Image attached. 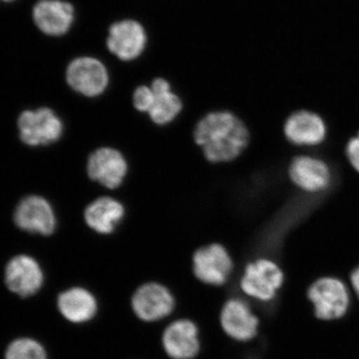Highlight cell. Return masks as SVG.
Returning <instances> with one entry per match:
<instances>
[{"label":"cell","instance_id":"8fae6325","mask_svg":"<svg viewBox=\"0 0 359 359\" xmlns=\"http://www.w3.org/2000/svg\"><path fill=\"white\" fill-rule=\"evenodd\" d=\"M314 313L320 320H337L346 314L349 306V294L341 280L323 278L316 280L309 290Z\"/></svg>","mask_w":359,"mask_h":359},{"label":"cell","instance_id":"5bb4252c","mask_svg":"<svg viewBox=\"0 0 359 359\" xmlns=\"http://www.w3.org/2000/svg\"><path fill=\"white\" fill-rule=\"evenodd\" d=\"M44 273L36 259L20 255L7 264L6 283L7 287L21 297H32L41 290Z\"/></svg>","mask_w":359,"mask_h":359},{"label":"cell","instance_id":"ffe728a7","mask_svg":"<svg viewBox=\"0 0 359 359\" xmlns=\"http://www.w3.org/2000/svg\"><path fill=\"white\" fill-rule=\"evenodd\" d=\"M6 359H48L44 346L37 340L22 337L7 347Z\"/></svg>","mask_w":359,"mask_h":359},{"label":"cell","instance_id":"e0dca14e","mask_svg":"<svg viewBox=\"0 0 359 359\" xmlns=\"http://www.w3.org/2000/svg\"><path fill=\"white\" fill-rule=\"evenodd\" d=\"M289 174L294 185L309 193L323 192L332 182V172L327 163L313 156L294 158Z\"/></svg>","mask_w":359,"mask_h":359},{"label":"cell","instance_id":"ba28073f","mask_svg":"<svg viewBox=\"0 0 359 359\" xmlns=\"http://www.w3.org/2000/svg\"><path fill=\"white\" fill-rule=\"evenodd\" d=\"M14 222L20 230L49 237L57 229V216L53 205L39 195H30L18 203Z\"/></svg>","mask_w":359,"mask_h":359},{"label":"cell","instance_id":"8992f818","mask_svg":"<svg viewBox=\"0 0 359 359\" xmlns=\"http://www.w3.org/2000/svg\"><path fill=\"white\" fill-rule=\"evenodd\" d=\"M233 268L230 252L219 243L202 245L194 252V275L205 285L212 287L224 285L230 278Z\"/></svg>","mask_w":359,"mask_h":359},{"label":"cell","instance_id":"3957f363","mask_svg":"<svg viewBox=\"0 0 359 359\" xmlns=\"http://www.w3.org/2000/svg\"><path fill=\"white\" fill-rule=\"evenodd\" d=\"M130 174V163L120 149L104 145L87 157L86 175L90 181L110 194L124 186Z\"/></svg>","mask_w":359,"mask_h":359},{"label":"cell","instance_id":"7a4b0ae2","mask_svg":"<svg viewBox=\"0 0 359 359\" xmlns=\"http://www.w3.org/2000/svg\"><path fill=\"white\" fill-rule=\"evenodd\" d=\"M65 82L73 93L88 100H96L107 93L112 81L107 65L92 55L74 57L65 68Z\"/></svg>","mask_w":359,"mask_h":359},{"label":"cell","instance_id":"cb8c5ba5","mask_svg":"<svg viewBox=\"0 0 359 359\" xmlns=\"http://www.w3.org/2000/svg\"><path fill=\"white\" fill-rule=\"evenodd\" d=\"M0 1H4V2H11V1H14V0H0Z\"/></svg>","mask_w":359,"mask_h":359},{"label":"cell","instance_id":"44dd1931","mask_svg":"<svg viewBox=\"0 0 359 359\" xmlns=\"http://www.w3.org/2000/svg\"><path fill=\"white\" fill-rule=\"evenodd\" d=\"M153 90L150 84H140L133 90L132 93V105L137 112L147 115L153 103Z\"/></svg>","mask_w":359,"mask_h":359},{"label":"cell","instance_id":"4fadbf2b","mask_svg":"<svg viewBox=\"0 0 359 359\" xmlns=\"http://www.w3.org/2000/svg\"><path fill=\"white\" fill-rule=\"evenodd\" d=\"M161 341L170 358L194 359L201 351L199 327L189 318H179L167 325Z\"/></svg>","mask_w":359,"mask_h":359},{"label":"cell","instance_id":"9c48e42d","mask_svg":"<svg viewBox=\"0 0 359 359\" xmlns=\"http://www.w3.org/2000/svg\"><path fill=\"white\" fill-rule=\"evenodd\" d=\"M282 269L273 262L259 259L245 266L240 287L245 294L257 301L269 302L282 287Z\"/></svg>","mask_w":359,"mask_h":359},{"label":"cell","instance_id":"d6986e66","mask_svg":"<svg viewBox=\"0 0 359 359\" xmlns=\"http://www.w3.org/2000/svg\"><path fill=\"white\" fill-rule=\"evenodd\" d=\"M283 131L290 143L299 146L318 145L327 136V126L323 120L309 111H299L290 116Z\"/></svg>","mask_w":359,"mask_h":359},{"label":"cell","instance_id":"52a82bcc","mask_svg":"<svg viewBox=\"0 0 359 359\" xmlns=\"http://www.w3.org/2000/svg\"><path fill=\"white\" fill-rule=\"evenodd\" d=\"M176 299L166 285L157 282L143 283L131 297L135 316L144 323H157L173 313Z\"/></svg>","mask_w":359,"mask_h":359},{"label":"cell","instance_id":"277c9868","mask_svg":"<svg viewBox=\"0 0 359 359\" xmlns=\"http://www.w3.org/2000/svg\"><path fill=\"white\" fill-rule=\"evenodd\" d=\"M21 141L29 147H46L63 138L65 123L55 110L40 107L21 113L18 121Z\"/></svg>","mask_w":359,"mask_h":359},{"label":"cell","instance_id":"ac0fdd59","mask_svg":"<svg viewBox=\"0 0 359 359\" xmlns=\"http://www.w3.org/2000/svg\"><path fill=\"white\" fill-rule=\"evenodd\" d=\"M57 309L66 320L74 325H84L95 318L98 301L86 287H72L58 295Z\"/></svg>","mask_w":359,"mask_h":359},{"label":"cell","instance_id":"603a6c76","mask_svg":"<svg viewBox=\"0 0 359 359\" xmlns=\"http://www.w3.org/2000/svg\"><path fill=\"white\" fill-rule=\"evenodd\" d=\"M351 283H353V289L355 290L356 294H358L359 299V266L353 271V275H351Z\"/></svg>","mask_w":359,"mask_h":359},{"label":"cell","instance_id":"7c38bea8","mask_svg":"<svg viewBox=\"0 0 359 359\" xmlns=\"http://www.w3.org/2000/svg\"><path fill=\"white\" fill-rule=\"evenodd\" d=\"M153 90V103L148 114L151 123L160 128H166L176 123L185 110V102L173 84L167 78L158 76L150 82Z\"/></svg>","mask_w":359,"mask_h":359},{"label":"cell","instance_id":"2e32d148","mask_svg":"<svg viewBox=\"0 0 359 359\" xmlns=\"http://www.w3.org/2000/svg\"><path fill=\"white\" fill-rule=\"evenodd\" d=\"M219 323L224 334L237 341H249L257 335L259 320L249 304L241 299H231L224 304Z\"/></svg>","mask_w":359,"mask_h":359},{"label":"cell","instance_id":"5b68a950","mask_svg":"<svg viewBox=\"0 0 359 359\" xmlns=\"http://www.w3.org/2000/svg\"><path fill=\"white\" fill-rule=\"evenodd\" d=\"M148 44L145 28L139 21L123 20L110 25L106 37V48L123 63L134 62L142 57Z\"/></svg>","mask_w":359,"mask_h":359},{"label":"cell","instance_id":"7402d4cb","mask_svg":"<svg viewBox=\"0 0 359 359\" xmlns=\"http://www.w3.org/2000/svg\"><path fill=\"white\" fill-rule=\"evenodd\" d=\"M346 156L351 166L359 172V134L347 144Z\"/></svg>","mask_w":359,"mask_h":359},{"label":"cell","instance_id":"6da1fadb","mask_svg":"<svg viewBox=\"0 0 359 359\" xmlns=\"http://www.w3.org/2000/svg\"><path fill=\"white\" fill-rule=\"evenodd\" d=\"M193 140L208 163L223 165L245 152L250 133L245 123L231 111L212 110L196 123Z\"/></svg>","mask_w":359,"mask_h":359},{"label":"cell","instance_id":"30bf717a","mask_svg":"<svg viewBox=\"0 0 359 359\" xmlns=\"http://www.w3.org/2000/svg\"><path fill=\"white\" fill-rule=\"evenodd\" d=\"M126 205L111 194H104L84 208L82 219L90 231L99 236H111L126 219Z\"/></svg>","mask_w":359,"mask_h":359},{"label":"cell","instance_id":"9a60e30c","mask_svg":"<svg viewBox=\"0 0 359 359\" xmlns=\"http://www.w3.org/2000/svg\"><path fill=\"white\" fill-rule=\"evenodd\" d=\"M74 7L65 0H40L33 8V20L47 36L67 34L74 22Z\"/></svg>","mask_w":359,"mask_h":359}]
</instances>
